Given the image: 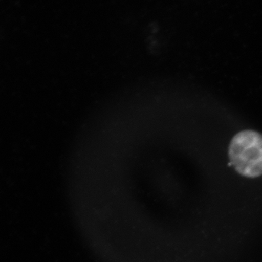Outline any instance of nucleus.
Wrapping results in <instances>:
<instances>
[{
    "label": "nucleus",
    "mask_w": 262,
    "mask_h": 262,
    "mask_svg": "<svg viewBox=\"0 0 262 262\" xmlns=\"http://www.w3.org/2000/svg\"><path fill=\"white\" fill-rule=\"evenodd\" d=\"M231 163L241 175L255 178L262 175V136L244 130L232 139L229 147Z\"/></svg>",
    "instance_id": "obj_1"
}]
</instances>
